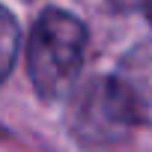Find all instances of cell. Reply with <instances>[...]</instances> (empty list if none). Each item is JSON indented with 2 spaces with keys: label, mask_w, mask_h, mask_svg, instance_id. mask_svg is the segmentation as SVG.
Masks as SVG:
<instances>
[{
  "label": "cell",
  "mask_w": 152,
  "mask_h": 152,
  "mask_svg": "<svg viewBox=\"0 0 152 152\" xmlns=\"http://www.w3.org/2000/svg\"><path fill=\"white\" fill-rule=\"evenodd\" d=\"M84 51L87 27L63 9H45L27 42V72L36 93L45 99L63 96L81 72Z\"/></svg>",
  "instance_id": "cell-1"
},
{
  "label": "cell",
  "mask_w": 152,
  "mask_h": 152,
  "mask_svg": "<svg viewBox=\"0 0 152 152\" xmlns=\"http://www.w3.org/2000/svg\"><path fill=\"white\" fill-rule=\"evenodd\" d=\"M134 116L113 78L84 84L69 102V128L81 143H113L134 128Z\"/></svg>",
  "instance_id": "cell-2"
},
{
  "label": "cell",
  "mask_w": 152,
  "mask_h": 152,
  "mask_svg": "<svg viewBox=\"0 0 152 152\" xmlns=\"http://www.w3.org/2000/svg\"><path fill=\"white\" fill-rule=\"evenodd\" d=\"M113 81L134 122H152V45H137L134 51H128Z\"/></svg>",
  "instance_id": "cell-3"
},
{
  "label": "cell",
  "mask_w": 152,
  "mask_h": 152,
  "mask_svg": "<svg viewBox=\"0 0 152 152\" xmlns=\"http://www.w3.org/2000/svg\"><path fill=\"white\" fill-rule=\"evenodd\" d=\"M18 45H21L18 21H15V15H12L6 6H0V84L9 78V72H12V66H15Z\"/></svg>",
  "instance_id": "cell-4"
},
{
  "label": "cell",
  "mask_w": 152,
  "mask_h": 152,
  "mask_svg": "<svg viewBox=\"0 0 152 152\" xmlns=\"http://www.w3.org/2000/svg\"><path fill=\"white\" fill-rule=\"evenodd\" d=\"M113 9H149L152 0H107Z\"/></svg>",
  "instance_id": "cell-5"
},
{
  "label": "cell",
  "mask_w": 152,
  "mask_h": 152,
  "mask_svg": "<svg viewBox=\"0 0 152 152\" xmlns=\"http://www.w3.org/2000/svg\"><path fill=\"white\" fill-rule=\"evenodd\" d=\"M149 18H152V6H149Z\"/></svg>",
  "instance_id": "cell-6"
}]
</instances>
